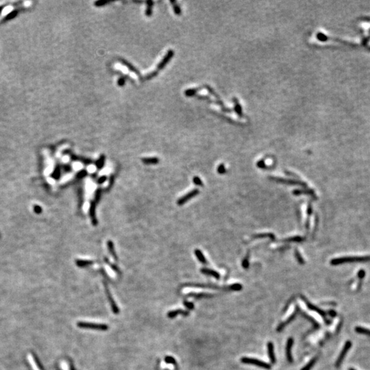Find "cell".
Instances as JSON below:
<instances>
[{
    "label": "cell",
    "instance_id": "6da1fadb",
    "mask_svg": "<svg viewBox=\"0 0 370 370\" xmlns=\"http://www.w3.org/2000/svg\"><path fill=\"white\" fill-rule=\"evenodd\" d=\"M370 260V256L368 257H345L341 258H336L331 260V264L333 265H336L343 264L345 263L350 262H360V261H368Z\"/></svg>",
    "mask_w": 370,
    "mask_h": 370
},
{
    "label": "cell",
    "instance_id": "7a4b0ae2",
    "mask_svg": "<svg viewBox=\"0 0 370 370\" xmlns=\"http://www.w3.org/2000/svg\"><path fill=\"white\" fill-rule=\"evenodd\" d=\"M241 361L243 363L254 365H257V366L261 367V368H263V369H271V365H270L269 364H268L267 363H265L264 361H262V360H258L256 359H252V358H248V357H243L241 359Z\"/></svg>",
    "mask_w": 370,
    "mask_h": 370
},
{
    "label": "cell",
    "instance_id": "3957f363",
    "mask_svg": "<svg viewBox=\"0 0 370 370\" xmlns=\"http://www.w3.org/2000/svg\"><path fill=\"white\" fill-rule=\"evenodd\" d=\"M78 326L82 328H89L92 330H106L108 329V326L105 324H99L90 323V322H78Z\"/></svg>",
    "mask_w": 370,
    "mask_h": 370
},
{
    "label": "cell",
    "instance_id": "277c9868",
    "mask_svg": "<svg viewBox=\"0 0 370 370\" xmlns=\"http://www.w3.org/2000/svg\"><path fill=\"white\" fill-rule=\"evenodd\" d=\"M198 194H199L198 189H194L193 191H191L189 193L184 195V196H182V198H180L179 200H178V204L179 206L184 205L185 203L187 202L189 200H190L191 199L194 198V197L196 196Z\"/></svg>",
    "mask_w": 370,
    "mask_h": 370
},
{
    "label": "cell",
    "instance_id": "5b68a950",
    "mask_svg": "<svg viewBox=\"0 0 370 370\" xmlns=\"http://www.w3.org/2000/svg\"><path fill=\"white\" fill-rule=\"evenodd\" d=\"M174 55V51H173L172 49H169V50L167 52V54H166V55L164 56V58L162 59V60H161L160 63L158 65L157 71L163 69L165 67L166 65L170 61L171 59L173 58Z\"/></svg>",
    "mask_w": 370,
    "mask_h": 370
},
{
    "label": "cell",
    "instance_id": "8992f818",
    "mask_svg": "<svg viewBox=\"0 0 370 370\" xmlns=\"http://www.w3.org/2000/svg\"><path fill=\"white\" fill-rule=\"evenodd\" d=\"M351 346H352V343H351L350 341H347V342L345 343L344 347H343L342 351H341V354H339L338 359H337V360H336V364H335L336 367H338L339 365H341V362H342V360H343V359H344L345 354H347L348 351L349 350V349L350 348Z\"/></svg>",
    "mask_w": 370,
    "mask_h": 370
},
{
    "label": "cell",
    "instance_id": "52a82bcc",
    "mask_svg": "<svg viewBox=\"0 0 370 370\" xmlns=\"http://www.w3.org/2000/svg\"><path fill=\"white\" fill-rule=\"evenodd\" d=\"M95 208H96V203L95 201H91V205H90L89 208V215L91 217V222L93 226H97L98 224V220L96 217V213H95Z\"/></svg>",
    "mask_w": 370,
    "mask_h": 370
},
{
    "label": "cell",
    "instance_id": "ba28073f",
    "mask_svg": "<svg viewBox=\"0 0 370 370\" xmlns=\"http://www.w3.org/2000/svg\"><path fill=\"white\" fill-rule=\"evenodd\" d=\"M270 179L274 180L275 182H280V183H283V184H300V185H302L304 187H307L306 186L305 183H304L302 182H300V181H295V180H286V179H283V178H270Z\"/></svg>",
    "mask_w": 370,
    "mask_h": 370
},
{
    "label": "cell",
    "instance_id": "9c48e42d",
    "mask_svg": "<svg viewBox=\"0 0 370 370\" xmlns=\"http://www.w3.org/2000/svg\"><path fill=\"white\" fill-rule=\"evenodd\" d=\"M293 343V338H289L287 341V343H286V359H287V360L289 363L293 362L292 355H291V348H292Z\"/></svg>",
    "mask_w": 370,
    "mask_h": 370
},
{
    "label": "cell",
    "instance_id": "30bf717a",
    "mask_svg": "<svg viewBox=\"0 0 370 370\" xmlns=\"http://www.w3.org/2000/svg\"><path fill=\"white\" fill-rule=\"evenodd\" d=\"M267 351L270 360H271V362L273 364H274L275 363H276V357H275L274 345H273L272 342L267 343Z\"/></svg>",
    "mask_w": 370,
    "mask_h": 370
},
{
    "label": "cell",
    "instance_id": "8fae6325",
    "mask_svg": "<svg viewBox=\"0 0 370 370\" xmlns=\"http://www.w3.org/2000/svg\"><path fill=\"white\" fill-rule=\"evenodd\" d=\"M105 286H106V294H107V295H108V300H109V301H110V303L111 307H112V309H113V312L117 314V313H118V312H119V309H118V308H117V305H116L115 302H114L113 298V297H112V295H111V294H110V291H109L108 289V287H107V286H106V284L105 285Z\"/></svg>",
    "mask_w": 370,
    "mask_h": 370
},
{
    "label": "cell",
    "instance_id": "7c38bea8",
    "mask_svg": "<svg viewBox=\"0 0 370 370\" xmlns=\"http://www.w3.org/2000/svg\"><path fill=\"white\" fill-rule=\"evenodd\" d=\"M297 312H298V309L296 310L295 312H293V313L292 315H291V316H289V318H288L287 319H286V321H284V322H283V323H282L280 325H279V326L278 327V328H277V331H278V332H280V331L282 330H283V329L284 328V327H285V326H286V325H287L289 323H290V322H291V321H292V320L294 319V317H295L296 314H297Z\"/></svg>",
    "mask_w": 370,
    "mask_h": 370
},
{
    "label": "cell",
    "instance_id": "4fadbf2b",
    "mask_svg": "<svg viewBox=\"0 0 370 370\" xmlns=\"http://www.w3.org/2000/svg\"><path fill=\"white\" fill-rule=\"evenodd\" d=\"M201 272L203 273L204 274L209 275V276H213L214 278H215L216 279L220 278V275L219 273L214 271V270H212L210 269H206V268H202V269H201Z\"/></svg>",
    "mask_w": 370,
    "mask_h": 370
},
{
    "label": "cell",
    "instance_id": "5bb4252c",
    "mask_svg": "<svg viewBox=\"0 0 370 370\" xmlns=\"http://www.w3.org/2000/svg\"><path fill=\"white\" fill-rule=\"evenodd\" d=\"M142 162L146 165H156L159 163V159L156 157H148L142 158Z\"/></svg>",
    "mask_w": 370,
    "mask_h": 370
},
{
    "label": "cell",
    "instance_id": "9a60e30c",
    "mask_svg": "<svg viewBox=\"0 0 370 370\" xmlns=\"http://www.w3.org/2000/svg\"><path fill=\"white\" fill-rule=\"evenodd\" d=\"M302 298H303L304 301V302H306V304H307L308 307L310 309H311V310H314V311H316V312H317V313H319L320 315H322V317H324V319H325V313H324L323 311H322V310H320L319 308H318L317 307H315V306H313V304H310L309 302H308V300H307V299H306L305 298H304L303 296H302Z\"/></svg>",
    "mask_w": 370,
    "mask_h": 370
},
{
    "label": "cell",
    "instance_id": "2e32d148",
    "mask_svg": "<svg viewBox=\"0 0 370 370\" xmlns=\"http://www.w3.org/2000/svg\"><path fill=\"white\" fill-rule=\"evenodd\" d=\"M107 247H108V250L109 251V252L111 255H112V257L114 258V259L115 260H117V256L116 254L115 250V247H114V244L113 243L112 241L109 240L107 242Z\"/></svg>",
    "mask_w": 370,
    "mask_h": 370
},
{
    "label": "cell",
    "instance_id": "e0dca14e",
    "mask_svg": "<svg viewBox=\"0 0 370 370\" xmlns=\"http://www.w3.org/2000/svg\"><path fill=\"white\" fill-rule=\"evenodd\" d=\"M120 62L123 64V65H125V67H126L130 71H131L132 72H134V73H136L137 75H140V73L139 72V71L137 70V69L135 68L133 65H132L131 64H130V63H128V62L126 61V60H123V59H121Z\"/></svg>",
    "mask_w": 370,
    "mask_h": 370
},
{
    "label": "cell",
    "instance_id": "ac0fdd59",
    "mask_svg": "<svg viewBox=\"0 0 370 370\" xmlns=\"http://www.w3.org/2000/svg\"><path fill=\"white\" fill-rule=\"evenodd\" d=\"M75 263H76V265H78V266L80 267H84L89 266V265L93 264V262H92V260H80V259H78V260H76V261H75Z\"/></svg>",
    "mask_w": 370,
    "mask_h": 370
},
{
    "label": "cell",
    "instance_id": "d6986e66",
    "mask_svg": "<svg viewBox=\"0 0 370 370\" xmlns=\"http://www.w3.org/2000/svg\"><path fill=\"white\" fill-rule=\"evenodd\" d=\"M195 254L197 258H198V259L199 260V261L201 262V263H202V264H206V263H207V261H206V258H205L202 252H201L200 250H198V249H197V250H195Z\"/></svg>",
    "mask_w": 370,
    "mask_h": 370
},
{
    "label": "cell",
    "instance_id": "ffe728a7",
    "mask_svg": "<svg viewBox=\"0 0 370 370\" xmlns=\"http://www.w3.org/2000/svg\"><path fill=\"white\" fill-rule=\"evenodd\" d=\"M179 314H182L184 315H188V312L184 311V310H173V311L169 312V313H168V317H170V318H174V317L177 316Z\"/></svg>",
    "mask_w": 370,
    "mask_h": 370
},
{
    "label": "cell",
    "instance_id": "44dd1931",
    "mask_svg": "<svg viewBox=\"0 0 370 370\" xmlns=\"http://www.w3.org/2000/svg\"><path fill=\"white\" fill-rule=\"evenodd\" d=\"M147 3V7L145 10V15L147 16H150L152 15V8L154 6V2L152 1H148Z\"/></svg>",
    "mask_w": 370,
    "mask_h": 370
},
{
    "label": "cell",
    "instance_id": "7402d4cb",
    "mask_svg": "<svg viewBox=\"0 0 370 370\" xmlns=\"http://www.w3.org/2000/svg\"><path fill=\"white\" fill-rule=\"evenodd\" d=\"M104 163H105V156L101 155L99 159L96 162V167L98 169H101L104 167Z\"/></svg>",
    "mask_w": 370,
    "mask_h": 370
},
{
    "label": "cell",
    "instance_id": "603a6c76",
    "mask_svg": "<svg viewBox=\"0 0 370 370\" xmlns=\"http://www.w3.org/2000/svg\"><path fill=\"white\" fill-rule=\"evenodd\" d=\"M317 359H318V356H316V357H314L313 359L310 360V362L308 363L307 365H306L301 370H310L313 367V365H315V363H316Z\"/></svg>",
    "mask_w": 370,
    "mask_h": 370
},
{
    "label": "cell",
    "instance_id": "cb8c5ba5",
    "mask_svg": "<svg viewBox=\"0 0 370 370\" xmlns=\"http://www.w3.org/2000/svg\"><path fill=\"white\" fill-rule=\"evenodd\" d=\"M14 10V7L12 6H6L5 8H4L3 10L1 11V16H6L9 14L11 13Z\"/></svg>",
    "mask_w": 370,
    "mask_h": 370
},
{
    "label": "cell",
    "instance_id": "d4e9b609",
    "mask_svg": "<svg viewBox=\"0 0 370 370\" xmlns=\"http://www.w3.org/2000/svg\"><path fill=\"white\" fill-rule=\"evenodd\" d=\"M171 3H172L173 5V9H174V13L177 15H180V14H181V9H180L179 6L177 4L176 1H171Z\"/></svg>",
    "mask_w": 370,
    "mask_h": 370
},
{
    "label": "cell",
    "instance_id": "484cf974",
    "mask_svg": "<svg viewBox=\"0 0 370 370\" xmlns=\"http://www.w3.org/2000/svg\"><path fill=\"white\" fill-rule=\"evenodd\" d=\"M294 195H300V194H309V195H314L313 191L311 190H295L293 191Z\"/></svg>",
    "mask_w": 370,
    "mask_h": 370
},
{
    "label": "cell",
    "instance_id": "4316f807",
    "mask_svg": "<svg viewBox=\"0 0 370 370\" xmlns=\"http://www.w3.org/2000/svg\"><path fill=\"white\" fill-rule=\"evenodd\" d=\"M303 240H304V239L302 238V237L297 236H293V237H291V238L286 239H285V240H284V241H286V242H301V241H302Z\"/></svg>",
    "mask_w": 370,
    "mask_h": 370
},
{
    "label": "cell",
    "instance_id": "83f0119b",
    "mask_svg": "<svg viewBox=\"0 0 370 370\" xmlns=\"http://www.w3.org/2000/svg\"><path fill=\"white\" fill-rule=\"evenodd\" d=\"M262 237H269L272 240H274L275 239V236L273 234L271 233H266V234H257V235H255L254 236V238H262Z\"/></svg>",
    "mask_w": 370,
    "mask_h": 370
},
{
    "label": "cell",
    "instance_id": "f1b7e54d",
    "mask_svg": "<svg viewBox=\"0 0 370 370\" xmlns=\"http://www.w3.org/2000/svg\"><path fill=\"white\" fill-rule=\"evenodd\" d=\"M198 91V89H187L186 91H184V94L187 97H191L193 96L196 93V91Z\"/></svg>",
    "mask_w": 370,
    "mask_h": 370
},
{
    "label": "cell",
    "instance_id": "f546056e",
    "mask_svg": "<svg viewBox=\"0 0 370 370\" xmlns=\"http://www.w3.org/2000/svg\"><path fill=\"white\" fill-rule=\"evenodd\" d=\"M87 174H88V172L86 170L82 169V170H80V172H78V174H76V177L79 179H82L83 178H84L85 176H86Z\"/></svg>",
    "mask_w": 370,
    "mask_h": 370
},
{
    "label": "cell",
    "instance_id": "4dcf8cb0",
    "mask_svg": "<svg viewBox=\"0 0 370 370\" xmlns=\"http://www.w3.org/2000/svg\"><path fill=\"white\" fill-rule=\"evenodd\" d=\"M101 189H97V191H95V201L96 202H98L99 199L101 198Z\"/></svg>",
    "mask_w": 370,
    "mask_h": 370
},
{
    "label": "cell",
    "instance_id": "1f68e13d",
    "mask_svg": "<svg viewBox=\"0 0 370 370\" xmlns=\"http://www.w3.org/2000/svg\"><path fill=\"white\" fill-rule=\"evenodd\" d=\"M295 257H296V258H297L298 261L299 262V263H300V264H301V265L304 264V260H303L302 257H301L300 254L299 253V252H298V250H295Z\"/></svg>",
    "mask_w": 370,
    "mask_h": 370
},
{
    "label": "cell",
    "instance_id": "d6a6232c",
    "mask_svg": "<svg viewBox=\"0 0 370 370\" xmlns=\"http://www.w3.org/2000/svg\"><path fill=\"white\" fill-rule=\"evenodd\" d=\"M110 3V2L108 1H97L94 3L95 6L96 7H101L104 6H106V4H108Z\"/></svg>",
    "mask_w": 370,
    "mask_h": 370
},
{
    "label": "cell",
    "instance_id": "836d02e7",
    "mask_svg": "<svg viewBox=\"0 0 370 370\" xmlns=\"http://www.w3.org/2000/svg\"><path fill=\"white\" fill-rule=\"evenodd\" d=\"M193 181V183L195 185H197V186H203L204 185L202 181H201V179L199 177H197V176L194 177Z\"/></svg>",
    "mask_w": 370,
    "mask_h": 370
},
{
    "label": "cell",
    "instance_id": "e575fe53",
    "mask_svg": "<svg viewBox=\"0 0 370 370\" xmlns=\"http://www.w3.org/2000/svg\"><path fill=\"white\" fill-rule=\"evenodd\" d=\"M230 286H231V290L232 291H240L242 289V286L240 284H234Z\"/></svg>",
    "mask_w": 370,
    "mask_h": 370
},
{
    "label": "cell",
    "instance_id": "d590c367",
    "mask_svg": "<svg viewBox=\"0 0 370 370\" xmlns=\"http://www.w3.org/2000/svg\"><path fill=\"white\" fill-rule=\"evenodd\" d=\"M356 331H357L358 333H363V334H370V330L363 328H356Z\"/></svg>",
    "mask_w": 370,
    "mask_h": 370
},
{
    "label": "cell",
    "instance_id": "8d00e7d4",
    "mask_svg": "<svg viewBox=\"0 0 370 370\" xmlns=\"http://www.w3.org/2000/svg\"><path fill=\"white\" fill-rule=\"evenodd\" d=\"M217 172L220 174H224V173L226 172V167H225V166L223 164L219 165V167L217 168Z\"/></svg>",
    "mask_w": 370,
    "mask_h": 370
},
{
    "label": "cell",
    "instance_id": "74e56055",
    "mask_svg": "<svg viewBox=\"0 0 370 370\" xmlns=\"http://www.w3.org/2000/svg\"><path fill=\"white\" fill-rule=\"evenodd\" d=\"M125 84V78L123 77H120L117 80V84L119 87H123Z\"/></svg>",
    "mask_w": 370,
    "mask_h": 370
},
{
    "label": "cell",
    "instance_id": "f35d334b",
    "mask_svg": "<svg viewBox=\"0 0 370 370\" xmlns=\"http://www.w3.org/2000/svg\"><path fill=\"white\" fill-rule=\"evenodd\" d=\"M165 361L168 363H172V364H175V360L174 359V358L172 357H167L165 358Z\"/></svg>",
    "mask_w": 370,
    "mask_h": 370
},
{
    "label": "cell",
    "instance_id": "ab89813d",
    "mask_svg": "<svg viewBox=\"0 0 370 370\" xmlns=\"http://www.w3.org/2000/svg\"><path fill=\"white\" fill-rule=\"evenodd\" d=\"M157 73H158L157 71H155V72H153L150 73H149V74H148V75H147L146 78H145V79H147V80L151 79V78H154V76H155V75H157Z\"/></svg>",
    "mask_w": 370,
    "mask_h": 370
},
{
    "label": "cell",
    "instance_id": "60d3db41",
    "mask_svg": "<svg viewBox=\"0 0 370 370\" xmlns=\"http://www.w3.org/2000/svg\"><path fill=\"white\" fill-rule=\"evenodd\" d=\"M106 179H107V177H106V175H102V176L99 177L98 180V184H102L104 183V182L106 181Z\"/></svg>",
    "mask_w": 370,
    "mask_h": 370
},
{
    "label": "cell",
    "instance_id": "b9f144b4",
    "mask_svg": "<svg viewBox=\"0 0 370 370\" xmlns=\"http://www.w3.org/2000/svg\"><path fill=\"white\" fill-rule=\"evenodd\" d=\"M248 259H249L248 257H247L245 258V259L243 260V264H242V265H243V267L244 268H245V269H246V268H248V266H249Z\"/></svg>",
    "mask_w": 370,
    "mask_h": 370
},
{
    "label": "cell",
    "instance_id": "7bdbcfd3",
    "mask_svg": "<svg viewBox=\"0 0 370 370\" xmlns=\"http://www.w3.org/2000/svg\"><path fill=\"white\" fill-rule=\"evenodd\" d=\"M257 165H258V167L261 168V169H265V168L266 167H265V164L264 161H263V160L259 161V162L257 163Z\"/></svg>",
    "mask_w": 370,
    "mask_h": 370
},
{
    "label": "cell",
    "instance_id": "ee69618b",
    "mask_svg": "<svg viewBox=\"0 0 370 370\" xmlns=\"http://www.w3.org/2000/svg\"><path fill=\"white\" fill-rule=\"evenodd\" d=\"M184 304H185V306H186V307H188L189 308H190V309H192V308H193V304L192 303L184 302Z\"/></svg>",
    "mask_w": 370,
    "mask_h": 370
},
{
    "label": "cell",
    "instance_id": "f6af8a7d",
    "mask_svg": "<svg viewBox=\"0 0 370 370\" xmlns=\"http://www.w3.org/2000/svg\"><path fill=\"white\" fill-rule=\"evenodd\" d=\"M312 212H313L312 208H311V206H310V205H309V206H308V209H307V213H308V215H310V214H311V213H312Z\"/></svg>",
    "mask_w": 370,
    "mask_h": 370
},
{
    "label": "cell",
    "instance_id": "bcb514c9",
    "mask_svg": "<svg viewBox=\"0 0 370 370\" xmlns=\"http://www.w3.org/2000/svg\"><path fill=\"white\" fill-rule=\"evenodd\" d=\"M350 370H354V369H350Z\"/></svg>",
    "mask_w": 370,
    "mask_h": 370
}]
</instances>
